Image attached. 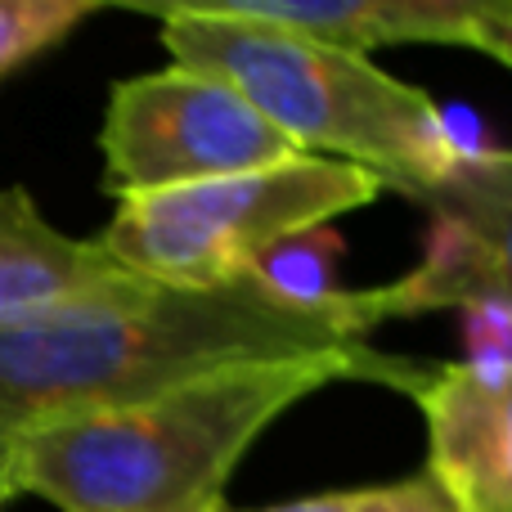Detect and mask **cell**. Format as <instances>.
Listing matches in <instances>:
<instances>
[{
	"instance_id": "13",
	"label": "cell",
	"mask_w": 512,
	"mask_h": 512,
	"mask_svg": "<svg viewBox=\"0 0 512 512\" xmlns=\"http://www.w3.org/2000/svg\"><path fill=\"white\" fill-rule=\"evenodd\" d=\"M490 59L504 63V68L512 72V36H508V41H499V45H495V54H490Z\"/></svg>"
},
{
	"instance_id": "4",
	"label": "cell",
	"mask_w": 512,
	"mask_h": 512,
	"mask_svg": "<svg viewBox=\"0 0 512 512\" xmlns=\"http://www.w3.org/2000/svg\"><path fill=\"white\" fill-rule=\"evenodd\" d=\"M382 180L337 158H301L185 189L117 198L99 243L158 288H230L261 274L288 243L360 212Z\"/></svg>"
},
{
	"instance_id": "2",
	"label": "cell",
	"mask_w": 512,
	"mask_h": 512,
	"mask_svg": "<svg viewBox=\"0 0 512 512\" xmlns=\"http://www.w3.org/2000/svg\"><path fill=\"white\" fill-rule=\"evenodd\" d=\"M423 369L369 346L230 364L131 405L36 427L5 450V468L18 495L59 512H216L243 454L292 405L346 378L409 396Z\"/></svg>"
},
{
	"instance_id": "3",
	"label": "cell",
	"mask_w": 512,
	"mask_h": 512,
	"mask_svg": "<svg viewBox=\"0 0 512 512\" xmlns=\"http://www.w3.org/2000/svg\"><path fill=\"white\" fill-rule=\"evenodd\" d=\"M162 50L225 81L301 153L364 167L405 198L463 153L427 90L346 45L248 18H162Z\"/></svg>"
},
{
	"instance_id": "6",
	"label": "cell",
	"mask_w": 512,
	"mask_h": 512,
	"mask_svg": "<svg viewBox=\"0 0 512 512\" xmlns=\"http://www.w3.org/2000/svg\"><path fill=\"white\" fill-rule=\"evenodd\" d=\"M409 198L432 216V243L414 270L382 283L387 319L432 310L512 319V149H463Z\"/></svg>"
},
{
	"instance_id": "12",
	"label": "cell",
	"mask_w": 512,
	"mask_h": 512,
	"mask_svg": "<svg viewBox=\"0 0 512 512\" xmlns=\"http://www.w3.org/2000/svg\"><path fill=\"white\" fill-rule=\"evenodd\" d=\"M18 490H14V481H9V468H5V459H0V512H5V504L14 499Z\"/></svg>"
},
{
	"instance_id": "8",
	"label": "cell",
	"mask_w": 512,
	"mask_h": 512,
	"mask_svg": "<svg viewBox=\"0 0 512 512\" xmlns=\"http://www.w3.org/2000/svg\"><path fill=\"white\" fill-rule=\"evenodd\" d=\"M409 400L427 423V477L454 512H512V355L427 364Z\"/></svg>"
},
{
	"instance_id": "5",
	"label": "cell",
	"mask_w": 512,
	"mask_h": 512,
	"mask_svg": "<svg viewBox=\"0 0 512 512\" xmlns=\"http://www.w3.org/2000/svg\"><path fill=\"white\" fill-rule=\"evenodd\" d=\"M104 189L113 198L185 189L301 158L270 122L207 72L167 63L117 81L104 108Z\"/></svg>"
},
{
	"instance_id": "1",
	"label": "cell",
	"mask_w": 512,
	"mask_h": 512,
	"mask_svg": "<svg viewBox=\"0 0 512 512\" xmlns=\"http://www.w3.org/2000/svg\"><path fill=\"white\" fill-rule=\"evenodd\" d=\"M382 288L297 292L252 274L230 288H144L135 297L0 328V459L59 418L131 405L248 360L369 346Z\"/></svg>"
},
{
	"instance_id": "10",
	"label": "cell",
	"mask_w": 512,
	"mask_h": 512,
	"mask_svg": "<svg viewBox=\"0 0 512 512\" xmlns=\"http://www.w3.org/2000/svg\"><path fill=\"white\" fill-rule=\"evenodd\" d=\"M90 14V0H0V77L59 45Z\"/></svg>"
},
{
	"instance_id": "9",
	"label": "cell",
	"mask_w": 512,
	"mask_h": 512,
	"mask_svg": "<svg viewBox=\"0 0 512 512\" xmlns=\"http://www.w3.org/2000/svg\"><path fill=\"white\" fill-rule=\"evenodd\" d=\"M140 274L117 265L99 239H77L45 221L27 189H0V328L135 297Z\"/></svg>"
},
{
	"instance_id": "14",
	"label": "cell",
	"mask_w": 512,
	"mask_h": 512,
	"mask_svg": "<svg viewBox=\"0 0 512 512\" xmlns=\"http://www.w3.org/2000/svg\"><path fill=\"white\" fill-rule=\"evenodd\" d=\"M216 512H221V508H216Z\"/></svg>"
},
{
	"instance_id": "11",
	"label": "cell",
	"mask_w": 512,
	"mask_h": 512,
	"mask_svg": "<svg viewBox=\"0 0 512 512\" xmlns=\"http://www.w3.org/2000/svg\"><path fill=\"white\" fill-rule=\"evenodd\" d=\"M234 512V508H221ZM243 512H454L445 490L427 472L400 481H378V486H351V490H324V495H301L288 504H265Z\"/></svg>"
},
{
	"instance_id": "7",
	"label": "cell",
	"mask_w": 512,
	"mask_h": 512,
	"mask_svg": "<svg viewBox=\"0 0 512 512\" xmlns=\"http://www.w3.org/2000/svg\"><path fill=\"white\" fill-rule=\"evenodd\" d=\"M153 18H248L292 27L346 50L378 45H463L495 54L512 36V0H90Z\"/></svg>"
}]
</instances>
